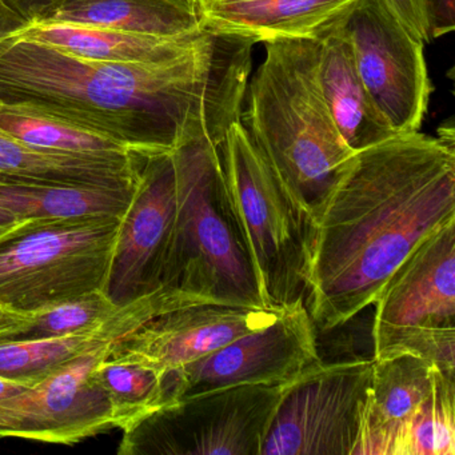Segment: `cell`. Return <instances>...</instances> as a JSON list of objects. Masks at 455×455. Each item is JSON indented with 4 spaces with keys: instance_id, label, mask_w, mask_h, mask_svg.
I'll use <instances>...</instances> for the list:
<instances>
[{
    "instance_id": "cell-30",
    "label": "cell",
    "mask_w": 455,
    "mask_h": 455,
    "mask_svg": "<svg viewBox=\"0 0 455 455\" xmlns=\"http://www.w3.org/2000/svg\"><path fill=\"white\" fill-rule=\"evenodd\" d=\"M52 2V0H7V4L30 23L36 22Z\"/></svg>"
},
{
    "instance_id": "cell-12",
    "label": "cell",
    "mask_w": 455,
    "mask_h": 455,
    "mask_svg": "<svg viewBox=\"0 0 455 455\" xmlns=\"http://www.w3.org/2000/svg\"><path fill=\"white\" fill-rule=\"evenodd\" d=\"M113 342L97 346L20 394L0 399V438L76 444L114 428L95 367Z\"/></svg>"
},
{
    "instance_id": "cell-7",
    "label": "cell",
    "mask_w": 455,
    "mask_h": 455,
    "mask_svg": "<svg viewBox=\"0 0 455 455\" xmlns=\"http://www.w3.org/2000/svg\"><path fill=\"white\" fill-rule=\"evenodd\" d=\"M372 305V359L411 354L455 375V218L410 252Z\"/></svg>"
},
{
    "instance_id": "cell-14",
    "label": "cell",
    "mask_w": 455,
    "mask_h": 455,
    "mask_svg": "<svg viewBox=\"0 0 455 455\" xmlns=\"http://www.w3.org/2000/svg\"><path fill=\"white\" fill-rule=\"evenodd\" d=\"M283 310L194 305L156 315L113 343L110 358L172 372L273 323Z\"/></svg>"
},
{
    "instance_id": "cell-2",
    "label": "cell",
    "mask_w": 455,
    "mask_h": 455,
    "mask_svg": "<svg viewBox=\"0 0 455 455\" xmlns=\"http://www.w3.org/2000/svg\"><path fill=\"white\" fill-rule=\"evenodd\" d=\"M454 218V146L417 132L354 154L311 220L314 326L330 331L371 306L410 252Z\"/></svg>"
},
{
    "instance_id": "cell-26",
    "label": "cell",
    "mask_w": 455,
    "mask_h": 455,
    "mask_svg": "<svg viewBox=\"0 0 455 455\" xmlns=\"http://www.w3.org/2000/svg\"><path fill=\"white\" fill-rule=\"evenodd\" d=\"M122 307L103 290H95L28 314L20 326L2 332L0 340L44 339L86 331L105 323Z\"/></svg>"
},
{
    "instance_id": "cell-4",
    "label": "cell",
    "mask_w": 455,
    "mask_h": 455,
    "mask_svg": "<svg viewBox=\"0 0 455 455\" xmlns=\"http://www.w3.org/2000/svg\"><path fill=\"white\" fill-rule=\"evenodd\" d=\"M172 159L174 217L159 274L164 313L207 303L266 308L226 199L217 146L191 140Z\"/></svg>"
},
{
    "instance_id": "cell-15",
    "label": "cell",
    "mask_w": 455,
    "mask_h": 455,
    "mask_svg": "<svg viewBox=\"0 0 455 455\" xmlns=\"http://www.w3.org/2000/svg\"><path fill=\"white\" fill-rule=\"evenodd\" d=\"M202 28L254 42L321 39L356 0H196Z\"/></svg>"
},
{
    "instance_id": "cell-33",
    "label": "cell",
    "mask_w": 455,
    "mask_h": 455,
    "mask_svg": "<svg viewBox=\"0 0 455 455\" xmlns=\"http://www.w3.org/2000/svg\"><path fill=\"white\" fill-rule=\"evenodd\" d=\"M28 387H30V386L0 377V399L9 398V396L20 394V391L26 390V388Z\"/></svg>"
},
{
    "instance_id": "cell-3",
    "label": "cell",
    "mask_w": 455,
    "mask_h": 455,
    "mask_svg": "<svg viewBox=\"0 0 455 455\" xmlns=\"http://www.w3.org/2000/svg\"><path fill=\"white\" fill-rule=\"evenodd\" d=\"M265 44V60L247 84L241 122L311 222L355 153L340 137L322 95L318 41Z\"/></svg>"
},
{
    "instance_id": "cell-28",
    "label": "cell",
    "mask_w": 455,
    "mask_h": 455,
    "mask_svg": "<svg viewBox=\"0 0 455 455\" xmlns=\"http://www.w3.org/2000/svg\"><path fill=\"white\" fill-rule=\"evenodd\" d=\"M407 28L419 38L423 44H428L427 26H426L423 0H387Z\"/></svg>"
},
{
    "instance_id": "cell-5",
    "label": "cell",
    "mask_w": 455,
    "mask_h": 455,
    "mask_svg": "<svg viewBox=\"0 0 455 455\" xmlns=\"http://www.w3.org/2000/svg\"><path fill=\"white\" fill-rule=\"evenodd\" d=\"M217 148L226 199L263 305H306L310 220L241 121Z\"/></svg>"
},
{
    "instance_id": "cell-8",
    "label": "cell",
    "mask_w": 455,
    "mask_h": 455,
    "mask_svg": "<svg viewBox=\"0 0 455 455\" xmlns=\"http://www.w3.org/2000/svg\"><path fill=\"white\" fill-rule=\"evenodd\" d=\"M283 386H238L170 404L124 433L119 452L260 455Z\"/></svg>"
},
{
    "instance_id": "cell-21",
    "label": "cell",
    "mask_w": 455,
    "mask_h": 455,
    "mask_svg": "<svg viewBox=\"0 0 455 455\" xmlns=\"http://www.w3.org/2000/svg\"><path fill=\"white\" fill-rule=\"evenodd\" d=\"M204 34V28H202L196 36L158 38L68 23L31 22L20 36L86 60L116 63H161L174 60L193 49Z\"/></svg>"
},
{
    "instance_id": "cell-27",
    "label": "cell",
    "mask_w": 455,
    "mask_h": 455,
    "mask_svg": "<svg viewBox=\"0 0 455 455\" xmlns=\"http://www.w3.org/2000/svg\"><path fill=\"white\" fill-rule=\"evenodd\" d=\"M428 42L452 33L455 28V0H423Z\"/></svg>"
},
{
    "instance_id": "cell-1",
    "label": "cell",
    "mask_w": 455,
    "mask_h": 455,
    "mask_svg": "<svg viewBox=\"0 0 455 455\" xmlns=\"http://www.w3.org/2000/svg\"><path fill=\"white\" fill-rule=\"evenodd\" d=\"M254 42L204 28L161 63L100 62L12 36L0 44V102L23 103L105 135L134 153L222 142L241 121Z\"/></svg>"
},
{
    "instance_id": "cell-23",
    "label": "cell",
    "mask_w": 455,
    "mask_h": 455,
    "mask_svg": "<svg viewBox=\"0 0 455 455\" xmlns=\"http://www.w3.org/2000/svg\"><path fill=\"white\" fill-rule=\"evenodd\" d=\"M0 129L20 142L52 153L113 159L134 154L105 135L23 103L0 102Z\"/></svg>"
},
{
    "instance_id": "cell-11",
    "label": "cell",
    "mask_w": 455,
    "mask_h": 455,
    "mask_svg": "<svg viewBox=\"0 0 455 455\" xmlns=\"http://www.w3.org/2000/svg\"><path fill=\"white\" fill-rule=\"evenodd\" d=\"M316 327L305 303L172 371V404L212 391L246 385L283 386L321 363Z\"/></svg>"
},
{
    "instance_id": "cell-25",
    "label": "cell",
    "mask_w": 455,
    "mask_h": 455,
    "mask_svg": "<svg viewBox=\"0 0 455 455\" xmlns=\"http://www.w3.org/2000/svg\"><path fill=\"white\" fill-rule=\"evenodd\" d=\"M455 454V375L438 370L433 390L403 426L390 455Z\"/></svg>"
},
{
    "instance_id": "cell-24",
    "label": "cell",
    "mask_w": 455,
    "mask_h": 455,
    "mask_svg": "<svg viewBox=\"0 0 455 455\" xmlns=\"http://www.w3.org/2000/svg\"><path fill=\"white\" fill-rule=\"evenodd\" d=\"M94 374L110 402L114 428H121L124 433L172 404V372L118 361L110 358L108 353L95 367Z\"/></svg>"
},
{
    "instance_id": "cell-19",
    "label": "cell",
    "mask_w": 455,
    "mask_h": 455,
    "mask_svg": "<svg viewBox=\"0 0 455 455\" xmlns=\"http://www.w3.org/2000/svg\"><path fill=\"white\" fill-rule=\"evenodd\" d=\"M36 22L182 38L202 30L196 0H52Z\"/></svg>"
},
{
    "instance_id": "cell-32",
    "label": "cell",
    "mask_w": 455,
    "mask_h": 455,
    "mask_svg": "<svg viewBox=\"0 0 455 455\" xmlns=\"http://www.w3.org/2000/svg\"><path fill=\"white\" fill-rule=\"evenodd\" d=\"M25 318L26 315H18V314L10 313V311L4 310V307H0V334L20 326L25 321Z\"/></svg>"
},
{
    "instance_id": "cell-10",
    "label": "cell",
    "mask_w": 455,
    "mask_h": 455,
    "mask_svg": "<svg viewBox=\"0 0 455 455\" xmlns=\"http://www.w3.org/2000/svg\"><path fill=\"white\" fill-rule=\"evenodd\" d=\"M337 26L362 84L391 129L396 134L419 132L431 92L425 44L387 0H356Z\"/></svg>"
},
{
    "instance_id": "cell-22",
    "label": "cell",
    "mask_w": 455,
    "mask_h": 455,
    "mask_svg": "<svg viewBox=\"0 0 455 455\" xmlns=\"http://www.w3.org/2000/svg\"><path fill=\"white\" fill-rule=\"evenodd\" d=\"M142 153L127 158H94L52 153L20 142L0 129V180L132 186Z\"/></svg>"
},
{
    "instance_id": "cell-17",
    "label": "cell",
    "mask_w": 455,
    "mask_h": 455,
    "mask_svg": "<svg viewBox=\"0 0 455 455\" xmlns=\"http://www.w3.org/2000/svg\"><path fill=\"white\" fill-rule=\"evenodd\" d=\"M316 74L332 121L351 151L359 153L398 135L362 84L350 46L337 22L318 39Z\"/></svg>"
},
{
    "instance_id": "cell-13",
    "label": "cell",
    "mask_w": 455,
    "mask_h": 455,
    "mask_svg": "<svg viewBox=\"0 0 455 455\" xmlns=\"http://www.w3.org/2000/svg\"><path fill=\"white\" fill-rule=\"evenodd\" d=\"M174 207L172 151L142 154L137 188L119 226L105 287L116 306L122 307L151 295L159 297V274Z\"/></svg>"
},
{
    "instance_id": "cell-6",
    "label": "cell",
    "mask_w": 455,
    "mask_h": 455,
    "mask_svg": "<svg viewBox=\"0 0 455 455\" xmlns=\"http://www.w3.org/2000/svg\"><path fill=\"white\" fill-rule=\"evenodd\" d=\"M122 218L23 223L0 239V307L28 315L105 291Z\"/></svg>"
},
{
    "instance_id": "cell-16",
    "label": "cell",
    "mask_w": 455,
    "mask_h": 455,
    "mask_svg": "<svg viewBox=\"0 0 455 455\" xmlns=\"http://www.w3.org/2000/svg\"><path fill=\"white\" fill-rule=\"evenodd\" d=\"M438 370L411 354L372 359L371 383L353 455H390L399 431L430 395Z\"/></svg>"
},
{
    "instance_id": "cell-29",
    "label": "cell",
    "mask_w": 455,
    "mask_h": 455,
    "mask_svg": "<svg viewBox=\"0 0 455 455\" xmlns=\"http://www.w3.org/2000/svg\"><path fill=\"white\" fill-rule=\"evenodd\" d=\"M30 22L20 12H15L7 0H0V44L12 36L25 33Z\"/></svg>"
},
{
    "instance_id": "cell-20",
    "label": "cell",
    "mask_w": 455,
    "mask_h": 455,
    "mask_svg": "<svg viewBox=\"0 0 455 455\" xmlns=\"http://www.w3.org/2000/svg\"><path fill=\"white\" fill-rule=\"evenodd\" d=\"M135 188L137 182L132 186H97L0 180V206L26 223L124 218Z\"/></svg>"
},
{
    "instance_id": "cell-31",
    "label": "cell",
    "mask_w": 455,
    "mask_h": 455,
    "mask_svg": "<svg viewBox=\"0 0 455 455\" xmlns=\"http://www.w3.org/2000/svg\"><path fill=\"white\" fill-rule=\"evenodd\" d=\"M23 223L26 222H20L9 210L0 206V239L12 233V231L17 230Z\"/></svg>"
},
{
    "instance_id": "cell-18",
    "label": "cell",
    "mask_w": 455,
    "mask_h": 455,
    "mask_svg": "<svg viewBox=\"0 0 455 455\" xmlns=\"http://www.w3.org/2000/svg\"><path fill=\"white\" fill-rule=\"evenodd\" d=\"M164 314L156 295L124 306L95 329L44 339L0 340V377L33 386L97 346L134 331Z\"/></svg>"
},
{
    "instance_id": "cell-9",
    "label": "cell",
    "mask_w": 455,
    "mask_h": 455,
    "mask_svg": "<svg viewBox=\"0 0 455 455\" xmlns=\"http://www.w3.org/2000/svg\"><path fill=\"white\" fill-rule=\"evenodd\" d=\"M372 359L319 363L282 387L260 455H353Z\"/></svg>"
}]
</instances>
